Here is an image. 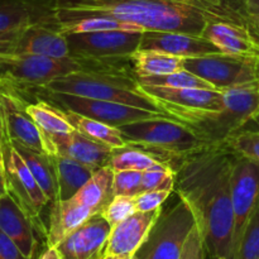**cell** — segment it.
I'll return each mask as SVG.
<instances>
[{
    "label": "cell",
    "instance_id": "42",
    "mask_svg": "<svg viewBox=\"0 0 259 259\" xmlns=\"http://www.w3.org/2000/svg\"><path fill=\"white\" fill-rule=\"evenodd\" d=\"M39 259H62L57 247H47V249L42 253Z\"/></svg>",
    "mask_w": 259,
    "mask_h": 259
},
{
    "label": "cell",
    "instance_id": "21",
    "mask_svg": "<svg viewBox=\"0 0 259 259\" xmlns=\"http://www.w3.org/2000/svg\"><path fill=\"white\" fill-rule=\"evenodd\" d=\"M141 48H153L184 58L201 57L220 52L202 35L177 32H144Z\"/></svg>",
    "mask_w": 259,
    "mask_h": 259
},
{
    "label": "cell",
    "instance_id": "20",
    "mask_svg": "<svg viewBox=\"0 0 259 259\" xmlns=\"http://www.w3.org/2000/svg\"><path fill=\"white\" fill-rule=\"evenodd\" d=\"M202 37L209 39L223 53L259 57V40L247 25L211 22L206 25Z\"/></svg>",
    "mask_w": 259,
    "mask_h": 259
},
{
    "label": "cell",
    "instance_id": "48",
    "mask_svg": "<svg viewBox=\"0 0 259 259\" xmlns=\"http://www.w3.org/2000/svg\"><path fill=\"white\" fill-rule=\"evenodd\" d=\"M220 259H228V258H220Z\"/></svg>",
    "mask_w": 259,
    "mask_h": 259
},
{
    "label": "cell",
    "instance_id": "4",
    "mask_svg": "<svg viewBox=\"0 0 259 259\" xmlns=\"http://www.w3.org/2000/svg\"><path fill=\"white\" fill-rule=\"evenodd\" d=\"M81 68V61L72 57L0 53V94L29 104L28 99H35L38 91L48 82Z\"/></svg>",
    "mask_w": 259,
    "mask_h": 259
},
{
    "label": "cell",
    "instance_id": "24",
    "mask_svg": "<svg viewBox=\"0 0 259 259\" xmlns=\"http://www.w3.org/2000/svg\"><path fill=\"white\" fill-rule=\"evenodd\" d=\"M137 78L168 75L185 70V58L153 48H139L131 56Z\"/></svg>",
    "mask_w": 259,
    "mask_h": 259
},
{
    "label": "cell",
    "instance_id": "12",
    "mask_svg": "<svg viewBox=\"0 0 259 259\" xmlns=\"http://www.w3.org/2000/svg\"><path fill=\"white\" fill-rule=\"evenodd\" d=\"M232 204L234 212V233L230 259H237L243 233L259 204L258 163L237 157L232 172Z\"/></svg>",
    "mask_w": 259,
    "mask_h": 259
},
{
    "label": "cell",
    "instance_id": "31",
    "mask_svg": "<svg viewBox=\"0 0 259 259\" xmlns=\"http://www.w3.org/2000/svg\"><path fill=\"white\" fill-rule=\"evenodd\" d=\"M159 163H162L161 159H158L149 152L138 148V147L128 146L125 148L114 151L109 166L114 171L144 172Z\"/></svg>",
    "mask_w": 259,
    "mask_h": 259
},
{
    "label": "cell",
    "instance_id": "43",
    "mask_svg": "<svg viewBox=\"0 0 259 259\" xmlns=\"http://www.w3.org/2000/svg\"><path fill=\"white\" fill-rule=\"evenodd\" d=\"M249 17H250V23H249L250 30H252L253 34L257 37V39H259V14L249 15Z\"/></svg>",
    "mask_w": 259,
    "mask_h": 259
},
{
    "label": "cell",
    "instance_id": "34",
    "mask_svg": "<svg viewBox=\"0 0 259 259\" xmlns=\"http://www.w3.org/2000/svg\"><path fill=\"white\" fill-rule=\"evenodd\" d=\"M237 259H259V204L243 233Z\"/></svg>",
    "mask_w": 259,
    "mask_h": 259
},
{
    "label": "cell",
    "instance_id": "23",
    "mask_svg": "<svg viewBox=\"0 0 259 259\" xmlns=\"http://www.w3.org/2000/svg\"><path fill=\"white\" fill-rule=\"evenodd\" d=\"M94 210L70 200L52 201L47 224V247H57L68 234L96 215Z\"/></svg>",
    "mask_w": 259,
    "mask_h": 259
},
{
    "label": "cell",
    "instance_id": "37",
    "mask_svg": "<svg viewBox=\"0 0 259 259\" xmlns=\"http://www.w3.org/2000/svg\"><path fill=\"white\" fill-rule=\"evenodd\" d=\"M174 191L171 189H159L142 192L136 196L137 211H153L159 209Z\"/></svg>",
    "mask_w": 259,
    "mask_h": 259
},
{
    "label": "cell",
    "instance_id": "26",
    "mask_svg": "<svg viewBox=\"0 0 259 259\" xmlns=\"http://www.w3.org/2000/svg\"><path fill=\"white\" fill-rule=\"evenodd\" d=\"M113 181L114 169L110 166L101 167L94 172L91 179L78 190L72 200L99 214L114 197Z\"/></svg>",
    "mask_w": 259,
    "mask_h": 259
},
{
    "label": "cell",
    "instance_id": "17",
    "mask_svg": "<svg viewBox=\"0 0 259 259\" xmlns=\"http://www.w3.org/2000/svg\"><path fill=\"white\" fill-rule=\"evenodd\" d=\"M113 227L99 212L68 234L57 249L62 259H96L101 257Z\"/></svg>",
    "mask_w": 259,
    "mask_h": 259
},
{
    "label": "cell",
    "instance_id": "19",
    "mask_svg": "<svg viewBox=\"0 0 259 259\" xmlns=\"http://www.w3.org/2000/svg\"><path fill=\"white\" fill-rule=\"evenodd\" d=\"M0 230L18 245L25 257L34 258L37 250L35 225L9 191L0 197Z\"/></svg>",
    "mask_w": 259,
    "mask_h": 259
},
{
    "label": "cell",
    "instance_id": "36",
    "mask_svg": "<svg viewBox=\"0 0 259 259\" xmlns=\"http://www.w3.org/2000/svg\"><path fill=\"white\" fill-rule=\"evenodd\" d=\"M142 177L139 171H114L113 195L119 196H138L142 194Z\"/></svg>",
    "mask_w": 259,
    "mask_h": 259
},
{
    "label": "cell",
    "instance_id": "39",
    "mask_svg": "<svg viewBox=\"0 0 259 259\" xmlns=\"http://www.w3.org/2000/svg\"><path fill=\"white\" fill-rule=\"evenodd\" d=\"M0 259H30L25 257L18 245L0 230Z\"/></svg>",
    "mask_w": 259,
    "mask_h": 259
},
{
    "label": "cell",
    "instance_id": "30",
    "mask_svg": "<svg viewBox=\"0 0 259 259\" xmlns=\"http://www.w3.org/2000/svg\"><path fill=\"white\" fill-rule=\"evenodd\" d=\"M61 32L63 34L73 33H91V32H110V30H121V32L144 33V28L134 23L124 22L116 18L106 15H94V17L81 18L72 22H61Z\"/></svg>",
    "mask_w": 259,
    "mask_h": 259
},
{
    "label": "cell",
    "instance_id": "44",
    "mask_svg": "<svg viewBox=\"0 0 259 259\" xmlns=\"http://www.w3.org/2000/svg\"><path fill=\"white\" fill-rule=\"evenodd\" d=\"M9 191L8 190V182H7V177L3 176L2 174H0V197L3 196V195H5L7 192Z\"/></svg>",
    "mask_w": 259,
    "mask_h": 259
},
{
    "label": "cell",
    "instance_id": "22",
    "mask_svg": "<svg viewBox=\"0 0 259 259\" xmlns=\"http://www.w3.org/2000/svg\"><path fill=\"white\" fill-rule=\"evenodd\" d=\"M57 148V154L72 158L94 169L109 166L114 149L110 147L93 141L77 129L68 134L52 137Z\"/></svg>",
    "mask_w": 259,
    "mask_h": 259
},
{
    "label": "cell",
    "instance_id": "49",
    "mask_svg": "<svg viewBox=\"0 0 259 259\" xmlns=\"http://www.w3.org/2000/svg\"><path fill=\"white\" fill-rule=\"evenodd\" d=\"M258 40H259V39H258Z\"/></svg>",
    "mask_w": 259,
    "mask_h": 259
},
{
    "label": "cell",
    "instance_id": "6",
    "mask_svg": "<svg viewBox=\"0 0 259 259\" xmlns=\"http://www.w3.org/2000/svg\"><path fill=\"white\" fill-rule=\"evenodd\" d=\"M224 91V108L189 126L207 146H222L239 133L259 110V83L237 86Z\"/></svg>",
    "mask_w": 259,
    "mask_h": 259
},
{
    "label": "cell",
    "instance_id": "47",
    "mask_svg": "<svg viewBox=\"0 0 259 259\" xmlns=\"http://www.w3.org/2000/svg\"><path fill=\"white\" fill-rule=\"evenodd\" d=\"M96 259H103V255H101V257H99V258H96Z\"/></svg>",
    "mask_w": 259,
    "mask_h": 259
},
{
    "label": "cell",
    "instance_id": "15",
    "mask_svg": "<svg viewBox=\"0 0 259 259\" xmlns=\"http://www.w3.org/2000/svg\"><path fill=\"white\" fill-rule=\"evenodd\" d=\"M27 104L13 96L0 94V110L5 136L10 142L38 153L56 156L57 148L52 138L37 125L25 110Z\"/></svg>",
    "mask_w": 259,
    "mask_h": 259
},
{
    "label": "cell",
    "instance_id": "14",
    "mask_svg": "<svg viewBox=\"0 0 259 259\" xmlns=\"http://www.w3.org/2000/svg\"><path fill=\"white\" fill-rule=\"evenodd\" d=\"M0 53L68 58L67 37L60 25H32L0 34Z\"/></svg>",
    "mask_w": 259,
    "mask_h": 259
},
{
    "label": "cell",
    "instance_id": "46",
    "mask_svg": "<svg viewBox=\"0 0 259 259\" xmlns=\"http://www.w3.org/2000/svg\"><path fill=\"white\" fill-rule=\"evenodd\" d=\"M103 259H138L136 254L133 257H125V258H118V257H103Z\"/></svg>",
    "mask_w": 259,
    "mask_h": 259
},
{
    "label": "cell",
    "instance_id": "13",
    "mask_svg": "<svg viewBox=\"0 0 259 259\" xmlns=\"http://www.w3.org/2000/svg\"><path fill=\"white\" fill-rule=\"evenodd\" d=\"M5 168H7L5 177H7L8 190L29 215L32 222L34 223L37 232L42 233L46 237L47 225L43 223L40 214L51 201L40 189L39 184L34 179L24 159L10 142L5 157Z\"/></svg>",
    "mask_w": 259,
    "mask_h": 259
},
{
    "label": "cell",
    "instance_id": "35",
    "mask_svg": "<svg viewBox=\"0 0 259 259\" xmlns=\"http://www.w3.org/2000/svg\"><path fill=\"white\" fill-rule=\"evenodd\" d=\"M137 211L136 196H114L108 205L101 210L100 214L110 223L111 227H115L120 222L125 220Z\"/></svg>",
    "mask_w": 259,
    "mask_h": 259
},
{
    "label": "cell",
    "instance_id": "7",
    "mask_svg": "<svg viewBox=\"0 0 259 259\" xmlns=\"http://www.w3.org/2000/svg\"><path fill=\"white\" fill-rule=\"evenodd\" d=\"M141 85V83H139ZM158 110L168 118L190 125L224 108V91L207 89H171L141 85Z\"/></svg>",
    "mask_w": 259,
    "mask_h": 259
},
{
    "label": "cell",
    "instance_id": "29",
    "mask_svg": "<svg viewBox=\"0 0 259 259\" xmlns=\"http://www.w3.org/2000/svg\"><path fill=\"white\" fill-rule=\"evenodd\" d=\"M25 110L37 123V125L51 138L68 134L76 129L67 119L63 109L43 99L27 104Z\"/></svg>",
    "mask_w": 259,
    "mask_h": 259
},
{
    "label": "cell",
    "instance_id": "32",
    "mask_svg": "<svg viewBox=\"0 0 259 259\" xmlns=\"http://www.w3.org/2000/svg\"><path fill=\"white\" fill-rule=\"evenodd\" d=\"M138 82L141 85L161 86V88L171 89H207V90H218L215 86L207 82L206 80H204L200 76L195 75V73L190 72L187 70L168 73V75L138 78Z\"/></svg>",
    "mask_w": 259,
    "mask_h": 259
},
{
    "label": "cell",
    "instance_id": "40",
    "mask_svg": "<svg viewBox=\"0 0 259 259\" xmlns=\"http://www.w3.org/2000/svg\"><path fill=\"white\" fill-rule=\"evenodd\" d=\"M8 148H9V139L5 136L4 124L2 119V110H0V174L5 176V157H7Z\"/></svg>",
    "mask_w": 259,
    "mask_h": 259
},
{
    "label": "cell",
    "instance_id": "11",
    "mask_svg": "<svg viewBox=\"0 0 259 259\" xmlns=\"http://www.w3.org/2000/svg\"><path fill=\"white\" fill-rule=\"evenodd\" d=\"M70 57L81 61L129 60L142 46L143 33L91 32L66 34Z\"/></svg>",
    "mask_w": 259,
    "mask_h": 259
},
{
    "label": "cell",
    "instance_id": "33",
    "mask_svg": "<svg viewBox=\"0 0 259 259\" xmlns=\"http://www.w3.org/2000/svg\"><path fill=\"white\" fill-rule=\"evenodd\" d=\"M225 146L239 158L259 164V131L243 129L227 141Z\"/></svg>",
    "mask_w": 259,
    "mask_h": 259
},
{
    "label": "cell",
    "instance_id": "9",
    "mask_svg": "<svg viewBox=\"0 0 259 259\" xmlns=\"http://www.w3.org/2000/svg\"><path fill=\"white\" fill-rule=\"evenodd\" d=\"M185 70L200 76L218 90L259 83V57L211 53L185 58Z\"/></svg>",
    "mask_w": 259,
    "mask_h": 259
},
{
    "label": "cell",
    "instance_id": "18",
    "mask_svg": "<svg viewBox=\"0 0 259 259\" xmlns=\"http://www.w3.org/2000/svg\"><path fill=\"white\" fill-rule=\"evenodd\" d=\"M39 24L60 25L57 0H0V34Z\"/></svg>",
    "mask_w": 259,
    "mask_h": 259
},
{
    "label": "cell",
    "instance_id": "3",
    "mask_svg": "<svg viewBox=\"0 0 259 259\" xmlns=\"http://www.w3.org/2000/svg\"><path fill=\"white\" fill-rule=\"evenodd\" d=\"M123 61L125 60L81 61V70L55 78L43 86L37 96L40 93L66 94L161 111L141 90L136 73L123 68Z\"/></svg>",
    "mask_w": 259,
    "mask_h": 259
},
{
    "label": "cell",
    "instance_id": "2",
    "mask_svg": "<svg viewBox=\"0 0 259 259\" xmlns=\"http://www.w3.org/2000/svg\"><path fill=\"white\" fill-rule=\"evenodd\" d=\"M106 15L134 23L146 32L202 35L211 22L249 27L243 0H57L58 22Z\"/></svg>",
    "mask_w": 259,
    "mask_h": 259
},
{
    "label": "cell",
    "instance_id": "8",
    "mask_svg": "<svg viewBox=\"0 0 259 259\" xmlns=\"http://www.w3.org/2000/svg\"><path fill=\"white\" fill-rule=\"evenodd\" d=\"M195 224L192 211L179 197L172 206L162 209L158 220L136 255L138 259H180Z\"/></svg>",
    "mask_w": 259,
    "mask_h": 259
},
{
    "label": "cell",
    "instance_id": "5",
    "mask_svg": "<svg viewBox=\"0 0 259 259\" xmlns=\"http://www.w3.org/2000/svg\"><path fill=\"white\" fill-rule=\"evenodd\" d=\"M119 129L128 146L144 149L169 164L209 147L189 126L168 118L136 121Z\"/></svg>",
    "mask_w": 259,
    "mask_h": 259
},
{
    "label": "cell",
    "instance_id": "38",
    "mask_svg": "<svg viewBox=\"0 0 259 259\" xmlns=\"http://www.w3.org/2000/svg\"><path fill=\"white\" fill-rule=\"evenodd\" d=\"M205 255H206V250H205L204 240H202L199 228L195 224L185 242L180 259H205Z\"/></svg>",
    "mask_w": 259,
    "mask_h": 259
},
{
    "label": "cell",
    "instance_id": "45",
    "mask_svg": "<svg viewBox=\"0 0 259 259\" xmlns=\"http://www.w3.org/2000/svg\"><path fill=\"white\" fill-rule=\"evenodd\" d=\"M252 121L255 124V126H257V131H259V110H258V113L255 114V116L253 118Z\"/></svg>",
    "mask_w": 259,
    "mask_h": 259
},
{
    "label": "cell",
    "instance_id": "1",
    "mask_svg": "<svg viewBox=\"0 0 259 259\" xmlns=\"http://www.w3.org/2000/svg\"><path fill=\"white\" fill-rule=\"evenodd\" d=\"M237 156L225 144L209 146L172 162L175 191L190 207L211 259L232 257L234 212L232 172Z\"/></svg>",
    "mask_w": 259,
    "mask_h": 259
},
{
    "label": "cell",
    "instance_id": "10",
    "mask_svg": "<svg viewBox=\"0 0 259 259\" xmlns=\"http://www.w3.org/2000/svg\"><path fill=\"white\" fill-rule=\"evenodd\" d=\"M39 98L50 101L53 105L61 109L71 110L73 113L103 121V123L116 126V128H120L126 124L136 123V121L168 118L166 114L161 113V111L146 110V109L137 108V106L115 103V101L96 100V99H88L56 93H40L37 96L38 100H39Z\"/></svg>",
    "mask_w": 259,
    "mask_h": 259
},
{
    "label": "cell",
    "instance_id": "41",
    "mask_svg": "<svg viewBox=\"0 0 259 259\" xmlns=\"http://www.w3.org/2000/svg\"><path fill=\"white\" fill-rule=\"evenodd\" d=\"M243 4L249 15L259 14V0H243Z\"/></svg>",
    "mask_w": 259,
    "mask_h": 259
},
{
    "label": "cell",
    "instance_id": "28",
    "mask_svg": "<svg viewBox=\"0 0 259 259\" xmlns=\"http://www.w3.org/2000/svg\"><path fill=\"white\" fill-rule=\"evenodd\" d=\"M10 142V141H9ZM17 149L18 153L22 156L27 166L29 167L30 172L34 179L39 184L40 189L46 194L50 201H55L57 199V179H56L55 164H53L52 156L48 154L38 153L29 148L20 146V144L10 142Z\"/></svg>",
    "mask_w": 259,
    "mask_h": 259
},
{
    "label": "cell",
    "instance_id": "27",
    "mask_svg": "<svg viewBox=\"0 0 259 259\" xmlns=\"http://www.w3.org/2000/svg\"><path fill=\"white\" fill-rule=\"evenodd\" d=\"M63 111H65L68 120L71 121V124L78 132L85 134L86 137L91 138L93 141L99 142L101 144H105V146L110 147L114 151H118V149L128 147V143H126L123 133L116 126L109 125V124L103 123V121L88 118V116L73 113L71 110H65L63 109Z\"/></svg>",
    "mask_w": 259,
    "mask_h": 259
},
{
    "label": "cell",
    "instance_id": "25",
    "mask_svg": "<svg viewBox=\"0 0 259 259\" xmlns=\"http://www.w3.org/2000/svg\"><path fill=\"white\" fill-rule=\"evenodd\" d=\"M57 179V199L70 200L77 194L78 190L91 179L96 169L85 166L72 158L56 154L52 156Z\"/></svg>",
    "mask_w": 259,
    "mask_h": 259
},
{
    "label": "cell",
    "instance_id": "16",
    "mask_svg": "<svg viewBox=\"0 0 259 259\" xmlns=\"http://www.w3.org/2000/svg\"><path fill=\"white\" fill-rule=\"evenodd\" d=\"M161 212L162 207L153 211H136L113 227L103 257H133L146 242Z\"/></svg>",
    "mask_w": 259,
    "mask_h": 259
}]
</instances>
